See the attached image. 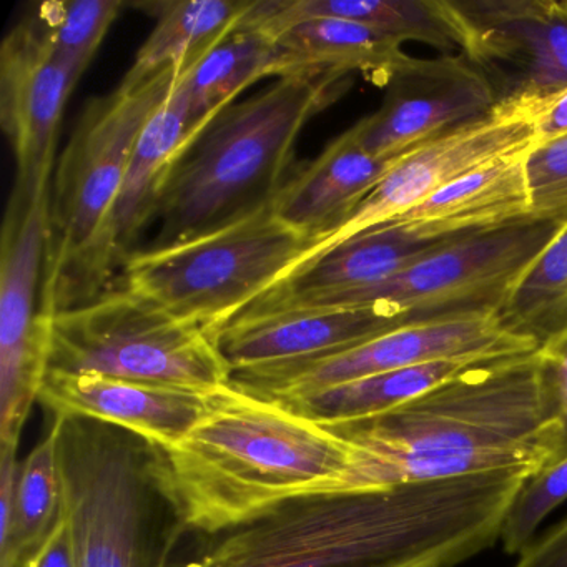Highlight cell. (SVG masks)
I'll return each instance as SVG.
<instances>
[{
	"label": "cell",
	"mask_w": 567,
	"mask_h": 567,
	"mask_svg": "<svg viewBox=\"0 0 567 567\" xmlns=\"http://www.w3.org/2000/svg\"><path fill=\"white\" fill-rule=\"evenodd\" d=\"M526 473H493L291 501L197 534L172 567H457L499 540Z\"/></svg>",
	"instance_id": "obj_1"
},
{
	"label": "cell",
	"mask_w": 567,
	"mask_h": 567,
	"mask_svg": "<svg viewBox=\"0 0 567 567\" xmlns=\"http://www.w3.org/2000/svg\"><path fill=\"white\" fill-rule=\"evenodd\" d=\"M161 453L187 534L221 533L303 497L373 489L360 447L234 384L210 394L197 426Z\"/></svg>",
	"instance_id": "obj_2"
},
{
	"label": "cell",
	"mask_w": 567,
	"mask_h": 567,
	"mask_svg": "<svg viewBox=\"0 0 567 567\" xmlns=\"http://www.w3.org/2000/svg\"><path fill=\"white\" fill-rule=\"evenodd\" d=\"M363 451L373 489L477 474H534L556 453L539 353L476 364L401 406L328 426Z\"/></svg>",
	"instance_id": "obj_3"
},
{
	"label": "cell",
	"mask_w": 567,
	"mask_h": 567,
	"mask_svg": "<svg viewBox=\"0 0 567 567\" xmlns=\"http://www.w3.org/2000/svg\"><path fill=\"white\" fill-rule=\"evenodd\" d=\"M350 87V75L334 72L290 75L221 111L172 164L152 247L208 234L274 204L297 171L301 131Z\"/></svg>",
	"instance_id": "obj_4"
},
{
	"label": "cell",
	"mask_w": 567,
	"mask_h": 567,
	"mask_svg": "<svg viewBox=\"0 0 567 567\" xmlns=\"http://www.w3.org/2000/svg\"><path fill=\"white\" fill-rule=\"evenodd\" d=\"M54 420L74 567H172L187 529L161 446L89 417Z\"/></svg>",
	"instance_id": "obj_5"
},
{
	"label": "cell",
	"mask_w": 567,
	"mask_h": 567,
	"mask_svg": "<svg viewBox=\"0 0 567 567\" xmlns=\"http://www.w3.org/2000/svg\"><path fill=\"white\" fill-rule=\"evenodd\" d=\"M184 72L182 68L148 75L128 72L114 92L89 102L82 112L52 175L42 288L49 317L95 300V250L135 145Z\"/></svg>",
	"instance_id": "obj_6"
},
{
	"label": "cell",
	"mask_w": 567,
	"mask_h": 567,
	"mask_svg": "<svg viewBox=\"0 0 567 567\" xmlns=\"http://www.w3.org/2000/svg\"><path fill=\"white\" fill-rule=\"evenodd\" d=\"M313 245L270 204L208 234L134 251L124 264V287L218 337L303 264Z\"/></svg>",
	"instance_id": "obj_7"
},
{
	"label": "cell",
	"mask_w": 567,
	"mask_h": 567,
	"mask_svg": "<svg viewBox=\"0 0 567 567\" xmlns=\"http://www.w3.org/2000/svg\"><path fill=\"white\" fill-rule=\"evenodd\" d=\"M49 370L202 394L231 384V368L215 334L125 287L54 315Z\"/></svg>",
	"instance_id": "obj_8"
},
{
	"label": "cell",
	"mask_w": 567,
	"mask_h": 567,
	"mask_svg": "<svg viewBox=\"0 0 567 567\" xmlns=\"http://www.w3.org/2000/svg\"><path fill=\"white\" fill-rule=\"evenodd\" d=\"M563 225L524 218L457 235L381 284L318 298L297 308L381 305L406 323L499 315L517 281Z\"/></svg>",
	"instance_id": "obj_9"
},
{
	"label": "cell",
	"mask_w": 567,
	"mask_h": 567,
	"mask_svg": "<svg viewBox=\"0 0 567 567\" xmlns=\"http://www.w3.org/2000/svg\"><path fill=\"white\" fill-rule=\"evenodd\" d=\"M51 188L16 185L0 247V444L19 447L51 358L52 317L44 310Z\"/></svg>",
	"instance_id": "obj_10"
},
{
	"label": "cell",
	"mask_w": 567,
	"mask_h": 567,
	"mask_svg": "<svg viewBox=\"0 0 567 567\" xmlns=\"http://www.w3.org/2000/svg\"><path fill=\"white\" fill-rule=\"evenodd\" d=\"M536 350V344L509 333L497 315H471L404 324L327 357L238 371L231 383L265 400H288L417 364L497 360Z\"/></svg>",
	"instance_id": "obj_11"
},
{
	"label": "cell",
	"mask_w": 567,
	"mask_h": 567,
	"mask_svg": "<svg viewBox=\"0 0 567 567\" xmlns=\"http://www.w3.org/2000/svg\"><path fill=\"white\" fill-rule=\"evenodd\" d=\"M461 54L486 75L496 107L536 117L567 91V14L554 0H453Z\"/></svg>",
	"instance_id": "obj_12"
},
{
	"label": "cell",
	"mask_w": 567,
	"mask_h": 567,
	"mask_svg": "<svg viewBox=\"0 0 567 567\" xmlns=\"http://www.w3.org/2000/svg\"><path fill=\"white\" fill-rule=\"evenodd\" d=\"M536 144L534 118L496 107L493 114L447 132L400 158L341 227L311 248L303 261L391 224L427 197L481 165L523 155ZM300 267V265H298Z\"/></svg>",
	"instance_id": "obj_13"
},
{
	"label": "cell",
	"mask_w": 567,
	"mask_h": 567,
	"mask_svg": "<svg viewBox=\"0 0 567 567\" xmlns=\"http://www.w3.org/2000/svg\"><path fill=\"white\" fill-rule=\"evenodd\" d=\"M384 89L381 107L353 125L360 144L383 161L481 121L497 105L486 75L464 54L413 59Z\"/></svg>",
	"instance_id": "obj_14"
},
{
	"label": "cell",
	"mask_w": 567,
	"mask_h": 567,
	"mask_svg": "<svg viewBox=\"0 0 567 567\" xmlns=\"http://www.w3.org/2000/svg\"><path fill=\"white\" fill-rule=\"evenodd\" d=\"M81 78L59 58L31 12L6 35L0 48V124L18 165V187L51 188L59 127Z\"/></svg>",
	"instance_id": "obj_15"
},
{
	"label": "cell",
	"mask_w": 567,
	"mask_h": 567,
	"mask_svg": "<svg viewBox=\"0 0 567 567\" xmlns=\"http://www.w3.org/2000/svg\"><path fill=\"white\" fill-rule=\"evenodd\" d=\"M404 324L410 323L381 305L303 307L235 318L217 341L234 377L238 371L338 353Z\"/></svg>",
	"instance_id": "obj_16"
},
{
	"label": "cell",
	"mask_w": 567,
	"mask_h": 567,
	"mask_svg": "<svg viewBox=\"0 0 567 567\" xmlns=\"http://www.w3.org/2000/svg\"><path fill=\"white\" fill-rule=\"evenodd\" d=\"M38 401L54 416L89 417L131 431L158 446H172L207 413L210 394L49 370Z\"/></svg>",
	"instance_id": "obj_17"
},
{
	"label": "cell",
	"mask_w": 567,
	"mask_h": 567,
	"mask_svg": "<svg viewBox=\"0 0 567 567\" xmlns=\"http://www.w3.org/2000/svg\"><path fill=\"white\" fill-rule=\"evenodd\" d=\"M451 238L436 237L410 224L371 228L303 261L238 317L290 310L318 298L381 284Z\"/></svg>",
	"instance_id": "obj_18"
},
{
	"label": "cell",
	"mask_w": 567,
	"mask_h": 567,
	"mask_svg": "<svg viewBox=\"0 0 567 567\" xmlns=\"http://www.w3.org/2000/svg\"><path fill=\"white\" fill-rule=\"evenodd\" d=\"M184 75V74H182ZM182 75L162 107L142 131L109 215L92 264L95 298L109 290L115 268L124 267L135 240L155 220L158 195L175 158L190 144L188 101Z\"/></svg>",
	"instance_id": "obj_19"
},
{
	"label": "cell",
	"mask_w": 567,
	"mask_h": 567,
	"mask_svg": "<svg viewBox=\"0 0 567 567\" xmlns=\"http://www.w3.org/2000/svg\"><path fill=\"white\" fill-rule=\"evenodd\" d=\"M398 161L374 157L348 128L317 161L295 171L274 200L275 215L317 245L350 218Z\"/></svg>",
	"instance_id": "obj_20"
},
{
	"label": "cell",
	"mask_w": 567,
	"mask_h": 567,
	"mask_svg": "<svg viewBox=\"0 0 567 567\" xmlns=\"http://www.w3.org/2000/svg\"><path fill=\"white\" fill-rule=\"evenodd\" d=\"M315 18L358 22L401 44L421 42L443 55L461 54L463 48L453 0H255L241 25L274 38Z\"/></svg>",
	"instance_id": "obj_21"
},
{
	"label": "cell",
	"mask_w": 567,
	"mask_h": 567,
	"mask_svg": "<svg viewBox=\"0 0 567 567\" xmlns=\"http://www.w3.org/2000/svg\"><path fill=\"white\" fill-rule=\"evenodd\" d=\"M275 78L300 74L351 75L367 78L380 87L406 68L414 58L403 44L368 25L337 18H315L298 22L274 35Z\"/></svg>",
	"instance_id": "obj_22"
},
{
	"label": "cell",
	"mask_w": 567,
	"mask_h": 567,
	"mask_svg": "<svg viewBox=\"0 0 567 567\" xmlns=\"http://www.w3.org/2000/svg\"><path fill=\"white\" fill-rule=\"evenodd\" d=\"M523 155L481 165L391 224H410L436 237L501 227L530 217Z\"/></svg>",
	"instance_id": "obj_23"
},
{
	"label": "cell",
	"mask_w": 567,
	"mask_h": 567,
	"mask_svg": "<svg viewBox=\"0 0 567 567\" xmlns=\"http://www.w3.org/2000/svg\"><path fill=\"white\" fill-rule=\"evenodd\" d=\"M255 0H164L138 8L155 18L131 74L148 75L167 68H197L218 44L240 28Z\"/></svg>",
	"instance_id": "obj_24"
},
{
	"label": "cell",
	"mask_w": 567,
	"mask_h": 567,
	"mask_svg": "<svg viewBox=\"0 0 567 567\" xmlns=\"http://www.w3.org/2000/svg\"><path fill=\"white\" fill-rule=\"evenodd\" d=\"M486 361L493 360L434 361L337 384L305 396L271 401H278L288 410L315 423L337 426L388 413L406 401L426 393L431 388Z\"/></svg>",
	"instance_id": "obj_25"
},
{
	"label": "cell",
	"mask_w": 567,
	"mask_h": 567,
	"mask_svg": "<svg viewBox=\"0 0 567 567\" xmlns=\"http://www.w3.org/2000/svg\"><path fill=\"white\" fill-rule=\"evenodd\" d=\"M265 78H275V42L260 29L240 25L197 68L182 75L188 101L190 142L235 99Z\"/></svg>",
	"instance_id": "obj_26"
},
{
	"label": "cell",
	"mask_w": 567,
	"mask_h": 567,
	"mask_svg": "<svg viewBox=\"0 0 567 567\" xmlns=\"http://www.w3.org/2000/svg\"><path fill=\"white\" fill-rule=\"evenodd\" d=\"M59 426L52 420L44 440L21 463L14 517L0 546V567H19L62 519V477L58 454Z\"/></svg>",
	"instance_id": "obj_27"
},
{
	"label": "cell",
	"mask_w": 567,
	"mask_h": 567,
	"mask_svg": "<svg viewBox=\"0 0 567 567\" xmlns=\"http://www.w3.org/2000/svg\"><path fill=\"white\" fill-rule=\"evenodd\" d=\"M501 323L536 344L567 334V221L517 281L504 305Z\"/></svg>",
	"instance_id": "obj_28"
},
{
	"label": "cell",
	"mask_w": 567,
	"mask_h": 567,
	"mask_svg": "<svg viewBox=\"0 0 567 567\" xmlns=\"http://www.w3.org/2000/svg\"><path fill=\"white\" fill-rule=\"evenodd\" d=\"M124 6L122 0H51L31 14L59 58L84 75Z\"/></svg>",
	"instance_id": "obj_29"
},
{
	"label": "cell",
	"mask_w": 567,
	"mask_h": 567,
	"mask_svg": "<svg viewBox=\"0 0 567 567\" xmlns=\"http://www.w3.org/2000/svg\"><path fill=\"white\" fill-rule=\"evenodd\" d=\"M567 501V457L530 474L517 491L501 526L503 549L519 556L537 537L540 524Z\"/></svg>",
	"instance_id": "obj_30"
},
{
	"label": "cell",
	"mask_w": 567,
	"mask_h": 567,
	"mask_svg": "<svg viewBox=\"0 0 567 567\" xmlns=\"http://www.w3.org/2000/svg\"><path fill=\"white\" fill-rule=\"evenodd\" d=\"M530 217L567 221V134L534 144L524 157Z\"/></svg>",
	"instance_id": "obj_31"
},
{
	"label": "cell",
	"mask_w": 567,
	"mask_h": 567,
	"mask_svg": "<svg viewBox=\"0 0 567 567\" xmlns=\"http://www.w3.org/2000/svg\"><path fill=\"white\" fill-rule=\"evenodd\" d=\"M543 370V390L547 413L556 430L553 463L567 457V334L537 350Z\"/></svg>",
	"instance_id": "obj_32"
},
{
	"label": "cell",
	"mask_w": 567,
	"mask_h": 567,
	"mask_svg": "<svg viewBox=\"0 0 567 567\" xmlns=\"http://www.w3.org/2000/svg\"><path fill=\"white\" fill-rule=\"evenodd\" d=\"M514 567H567V516L537 536Z\"/></svg>",
	"instance_id": "obj_33"
},
{
	"label": "cell",
	"mask_w": 567,
	"mask_h": 567,
	"mask_svg": "<svg viewBox=\"0 0 567 567\" xmlns=\"http://www.w3.org/2000/svg\"><path fill=\"white\" fill-rule=\"evenodd\" d=\"M19 567H74L71 539L64 519L54 527L48 539L22 560Z\"/></svg>",
	"instance_id": "obj_34"
},
{
	"label": "cell",
	"mask_w": 567,
	"mask_h": 567,
	"mask_svg": "<svg viewBox=\"0 0 567 567\" xmlns=\"http://www.w3.org/2000/svg\"><path fill=\"white\" fill-rule=\"evenodd\" d=\"M536 144L567 134V91L534 117Z\"/></svg>",
	"instance_id": "obj_35"
}]
</instances>
